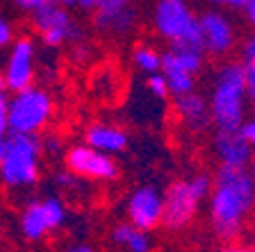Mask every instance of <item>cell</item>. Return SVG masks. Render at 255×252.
I'll use <instances>...</instances> for the list:
<instances>
[{"label": "cell", "instance_id": "6da1fadb", "mask_svg": "<svg viewBox=\"0 0 255 252\" xmlns=\"http://www.w3.org/2000/svg\"><path fill=\"white\" fill-rule=\"evenodd\" d=\"M255 209V184L249 168L219 166L207 195L210 227L221 241H235Z\"/></svg>", "mask_w": 255, "mask_h": 252}, {"label": "cell", "instance_id": "7a4b0ae2", "mask_svg": "<svg viewBox=\"0 0 255 252\" xmlns=\"http://www.w3.org/2000/svg\"><path fill=\"white\" fill-rule=\"evenodd\" d=\"M246 84L244 66L239 62H223L212 80L207 98L210 118L217 130H239L246 121Z\"/></svg>", "mask_w": 255, "mask_h": 252}, {"label": "cell", "instance_id": "3957f363", "mask_svg": "<svg viewBox=\"0 0 255 252\" xmlns=\"http://www.w3.org/2000/svg\"><path fill=\"white\" fill-rule=\"evenodd\" d=\"M41 137L9 134L0 162V182L11 191L32 189L41 177Z\"/></svg>", "mask_w": 255, "mask_h": 252}, {"label": "cell", "instance_id": "277c9868", "mask_svg": "<svg viewBox=\"0 0 255 252\" xmlns=\"http://www.w3.org/2000/svg\"><path fill=\"white\" fill-rule=\"evenodd\" d=\"M210 189H212V177L207 173H196L171 182L162 193V198H164L162 225L171 232H180L189 227L196 218L201 205L210 195Z\"/></svg>", "mask_w": 255, "mask_h": 252}, {"label": "cell", "instance_id": "5b68a950", "mask_svg": "<svg viewBox=\"0 0 255 252\" xmlns=\"http://www.w3.org/2000/svg\"><path fill=\"white\" fill-rule=\"evenodd\" d=\"M153 27L164 41L171 43V48L203 50L198 16L191 11L187 0H157L153 9Z\"/></svg>", "mask_w": 255, "mask_h": 252}, {"label": "cell", "instance_id": "8992f818", "mask_svg": "<svg viewBox=\"0 0 255 252\" xmlns=\"http://www.w3.org/2000/svg\"><path fill=\"white\" fill-rule=\"evenodd\" d=\"M53 95L41 86H27L16 91L7 102V127L9 134H39L53 121Z\"/></svg>", "mask_w": 255, "mask_h": 252}, {"label": "cell", "instance_id": "52a82bcc", "mask_svg": "<svg viewBox=\"0 0 255 252\" xmlns=\"http://www.w3.org/2000/svg\"><path fill=\"white\" fill-rule=\"evenodd\" d=\"M30 14H32V27L39 34L41 43L48 48L66 46L71 41H80V37H82V30L73 21L69 7L48 0L34 11H30Z\"/></svg>", "mask_w": 255, "mask_h": 252}, {"label": "cell", "instance_id": "ba28073f", "mask_svg": "<svg viewBox=\"0 0 255 252\" xmlns=\"http://www.w3.org/2000/svg\"><path fill=\"white\" fill-rule=\"evenodd\" d=\"M66 223V207L57 195H46L41 200H32L23 207L18 218V232L30 243L46 239L50 232L59 230Z\"/></svg>", "mask_w": 255, "mask_h": 252}, {"label": "cell", "instance_id": "9c48e42d", "mask_svg": "<svg viewBox=\"0 0 255 252\" xmlns=\"http://www.w3.org/2000/svg\"><path fill=\"white\" fill-rule=\"evenodd\" d=\"M64 164L71 173H75L82 179L91 182H112L119 177V164L112 155H105L101 150H94L91 146H71L66 150Z\"/></svg>", "mask_w": 255, "mask_h": 252}, {"label": "cell", "instance_id": "30bf717a", "mask_svg": "<svg viewBox=\"0 0 255 252\" xmlns=\"http://www.w3.org/2000/svg\"><path fill=\"white\" fill-rule=\"evenodd\" d=\"M7 91H23L32 86L37 75V46L30 37H18L11 41L9 55H7L5 69H2Z\"/></svg>", "mask_w": 255, "mask_h": 252}, {"label": "cell", "instance_id": "8fae6325", "mask_svg": "<svg viewBox=\"0 0 255 252\" xmlns=\"http://www.w3.org/2000/svg\"><path fill=\"white\" fill-rule=\"evenodd\" d=\"M198 30H201L203 50L214 57H226L237 46V30L228 14L221 9H207L198 14Z\"/></svg>", "mask_w": 255, "mask_h": 252}, {"label": "cell", "instance_id": "7c38bea8", "mask_svg": "<svg viewBox=\"0 0 255 252\" xmlns=\"http://www.w3.org/2000/svg\"><path fill=\"white\" fill-rule=\"evenodd\" d=\"M162 211H164V198L162 191L155 186H139L126 202L128 223L143 232H153L162 225Z\"/></svg>", "mask_w": 255, "mask_h": 252}, {"label": "cell", "instance_id": "4fadbf2b", "mask_svg": "<svg viewBox=\"0 0 255 252\" xmlns=\"http://www.w3.org/2000/svg\"><path fill=\"white\" fill-rule=\"evenodd\" d=\"M94 23L105 34L126 37L137 25V11L132 9L130 0H103L94 9Z\"/></svg>", "mask_w": 255, "mask_h": 252}, {"label": "cell", "instance_id": "5bb4252c", "mask_svg": "<svg viewBox=\"0 0 255 252\" xmlns=\"http://www.w3.org/2000/svg\"><path fill=\"white\" fill-rule=\"evenodd\" d=\"M212 150L219 159V166L249 168L255 159L253 148L239 130H217L212 137Z\"/></svg>", "mask_w": 255, "mask_h": 252}, {"label": "cell", "instance_id": "9a60e30c", "mask_svg": "<svg viewBox=\"0 0 255 252\" xmlns=\"http://www.w3.org/2000/svg\"><path fill=\"white\" fill-rule=\"evenodd\" d=\"M128 132L112 123H94L85 132V143L105 155H119L128 148Z\"/></svg>", "mask_w": 255, "mask_h": 252}, {"label": "cell", "instance_id": "2e32d148", "mask_svg": "<svg viewBox=\"0 0 255 252\" xmlns=\"http://www.w3.org/2000/svg\"><path fill=\"white\" fill-rule=\"evenodd\" d=\"M175 107V114L185 123L187 130L191 132H203L212 118H210V105H207V98L196 91H191L187 95H180V98H175L173 102Z\"/></svg>", "mask_w": 255, "mask_h": 252}, {"label": "cell", "instance_id": "e0dca14e", "mask_svg": "<svg viewBox=\"0 0 255 252\" xmlns=\"http://www.w3.org/2000/svg\"><path fill=\"white\" fill-rule=\"evenodd\" d=\"M205 64V53L194 50V48H169L162 53V69L159 73H189L196 78V73Z\"/></svg>", "mask_w": 255, "mask_h": 252}, {"label": "cell", "instance_id": "ac0fdd59", "mask_svg": "<svg viewBox=\"0 0 255 252\" xmlns=\"http://www.w3.org/2000/svg\"><path fill=\"white\" fill-rule=\"evenodd\" d=\"M110 239H112V243L119 246L123 252H153L150 232L137 230V227H132L130 223H119V225H114Z\"/></svg>", "mask_w": 255, "mask_h": 252}, {"label": "cell", "instance_id": "d6986e66", "mask_svg": "<svg viewBox=\"0 0 255 252\" xmlns=\"http://www.w3.org/2000/svg\"><path fill=\"white\" fill-rule=\"evenodd\" d=\"M132 64L146 75L159 73V69H162V53L157 48L150 46V43H139L132 50Z\"/></svg>", "mask_w": 255, "mask_h": 252}, {"label": "cell", "instance_id": "ffe728a7", "mask_svg": "<svg viewBox=\"0 0 255 252\" xmlns=\"http://www.w3.org/2000/svg\"><path fill=\"white\" fill-rule=\"evenodd\" d=\"M166 78V89H169V95L173 98H180V95H187L194 91L196 86V78L189 73H169Z\"/></svg>", "mask_w": 255, "mask_h": 252}, {"label": "cell", "instance_id": "44dd1931", "mask_svg": "<svg viewBox=\"0 0 255 252\" xmlns=\"http://www.w3.org/2000/svg\"><path fill=\"white\" fill-rule=\"evenodd\" d=\"M146 89H148V93L153 95V98L157 100H166V95H169V89H166V78L162 73H153L146 78Z\"/></svg>", "mask_w": 255, "mask_h": 252}, {"label": "cell", "instance_id": "7402d4cb", "mask_svg": "<svg viewBox=\"0 0 255 252\" xmlns=\"http://www.w3.org/2000/svg\"><path fill=\"white\" fill-rule=\"evenodd\" d=\"M41 150H43V155H48V157H57V155L64 150L62 137H59V134H55V132L43 134V137H41Z\"/></svg>", "mask_w": 255, "mask_h": 252}, {"label": "cell", "instance_id": "603a6c76", "mask_svg": "<svg viewBox=\"0 0 255 252\" xmlns=\"http://www.w3.org/2000/svg\"><path fill=\"white\" fill-rule=\"evenodd\" d=\"M82 177H78L75 173H71L69 168L66 170H59V173H55V184L57 186H62V189L71 191V193H75V191H80V186H82V182H80Z\"/></svg>", "mask_w": 255, "mask_h": 252}, {"label": "cell", "instance_id": "cb8c5ba5", "mask_svg": "<svg viewBox=\"0 0 255 252\" xmlns=\"http://www.w3.org/2000/svg\"><path fill=\"white\" fill-rule=\"evenodd\" d=\"M11 41H14V25H11L9 18L0 11V48L11 46Z\"/></svg>", "mask_w": 255, "mask_h": 252}, {"label": "cell", "instance_id": "d4e9b609", "mask_svg": "<svg viewBox=\"0 0 255 252\" xmlns=\"http://www.w3.org/2000/svg\"><path fill=\"white\" fill-rule=\"evenodd\" d=\"M7 91H0V141H5L9 137V127H7Z\"/></svg>", "mask_w": 255, "mask_h": 252}, {"label": "cell", "instance_id": "484cf974", "mask_svg": "<svg viewBox=\"0 0 255 252\" xmlns=\"http://www.w3.org/2000/svg\"><path fill=\"white\" fill-rule=\"evenodd\" d=\"M244 66V84H246V95L255 98V64H242Z\"/></svg>", "mask_w": 255, "mask_h": 252}, {"label": "cell", "instance_id": "4316f807", "mask_svg": "<svg viewBox=\"0 0 255 252\" xmlns=\"http://www.w3.org/2000/svg\"><path fill=\"white\" fill-rule=\"evenodd\" d=\"M242 64H255V34L242 43Z\"/></svg>", "mask_w": 255, "mask_h": 252}, {"label": "cell", "instance_id": "83f0119b", "mask_svg": "<svg viewBox=\"0 0 255 252\" xmlns=\"http://www.w3.org/2000/svg\"><path fill=\"white\" fill-rule=\"evenodd\" d=\"M239 132L244 134V139L249 141V146L253 148V153H255V118H249V121L242 123V127H239Z\"/></svg>", "mask_w": 255, "mask_h": 252}, {"label": "cell", "instance_id": "f1b7e54d", "mask_svg": "<svg viewBox=\"0 0 255 252\" xmlns=\"http://www.w3.org/2000/svg\"><path fill=\"white\" fill-rule=\"evenodd\" d=\"M210 2H214L219 7H230V9H244L251 0H210Z\"/></svg>", "mask_w": 255, "mask_h": 252}, {"label": "cell", "instance_id": "f546056e", "mask_svg": "<svg viewBox=\"0 0 255 252\" xmlns=\"http://www.w3.org/2000/svg\"><path fill=\"white\" fill-rule=\"evenodd\" d=\"M43 2H48V0H14V5L21 7L23 11H34L37 7H41Z\"/></svg>", "mask_w": 255, "mask_h": 252}, {"label": "cell", "instance_id": "4dcf8cb0", "mask_svg": "<svg viewBox=\"0 0 255 252\" xmlns=\"http://www.w3.org/2000/svg\"><path fill=\"white\" fill-rule=\"evenodd\" d=\"M87 55H89V48H87L85 43H78V46H73V50H71V57L78 59V62H82Z\"/></svg>", "mask_w": 255, "mask_h": 252}, {"label": "cell", "instance_id": "1f68e13d", "mask_svg": "<svg viewBox=\"0 0 255 252\" xmlns=\"http://www.w3.org/2000/svg\"><path fill=\"white\" fill-rule=\"evenodd\" d=\"M244 16H246V21H249V25L255 30V0H251L249 5L244 7Z\"/></svg>", "mask_w": 255, "mask_h": 252}, {"label": "cell", "instance_id": "d6a6232c", "mask_svg": "<svg viewBox=\"0 0 255 252\" xmlns=\"http://www.w3.org/2000/svg\"><path fill=\"white\" fill-rule=\"evenodd\" d=\"M101 2L103 0H75V5H78L80 9H85V11H94Z\"/></svg>", "mask_w": 255, "mask_h": 252}, {"label": "cell", "instance_id": "836d02e7", "mask_svg": "<svg viewBox=\"0 0 255 252\" xmlns=\"http://www.w3.org/2000/svg\"><path fill=\"white\" fill-rule=\"evenodd\" d=\"M64 252H96V250L89 246V243H73V246H69Z\"/></svg>", "mask_w": 255, "mask_h": 252}, {"label": "cell", "instance_id": "e575fe53", "mask_svg": "<svg viewBox=\"0 0 255 252\" xmlns=\"http://www.w3.org/2000/svg\"><path fill=\"white\" fill-rule=\"evenodd\" d=\"M217 252H251V250L244 246H239V243H230V246H223L221 250H217Z\"/></svg>", "mask_w": 255, "mask_h": 252}, {"label": "cell", "instance_id": "d590c367", "mask_svg": "<svg viewBox=\"0 0 255 252\" xmlns=\"http://www.w3.org/2000/svg\"><path fill=\"white\" fill-rule=\"evenodd\" d=\"M53 2H57V5H64V7L75 5V0H53Z\"/></svg>", "mask_w": 255, "mask_h": 252}, {"label": "cell", "instance_id": "8d00e7d4", "mask_svg": "<svg viewBox=\"0 0 255 252\" xmlns=\"http://www.w3.org/2000/svg\"><path fill=\"white\" fill-rule=\"evenodd\" d=\"M251 177H253V184H255V166L251 168Z\"/></svg>", "mask_w": 255, "mask_h": 252}, {"label": "cell", "instance_id": "74e56055", "mask_svg": "<svg viewBox=\"0 0 255 252\" xmlns=\"http://www.w3.org/2000/svg\"><path fill=\"white\" fill-rule=\"evenodd\" d=\"M251 252H255V250H251Z\"/></svg>", "mask_w": 255, "mask_h": 252}]
</instances>
